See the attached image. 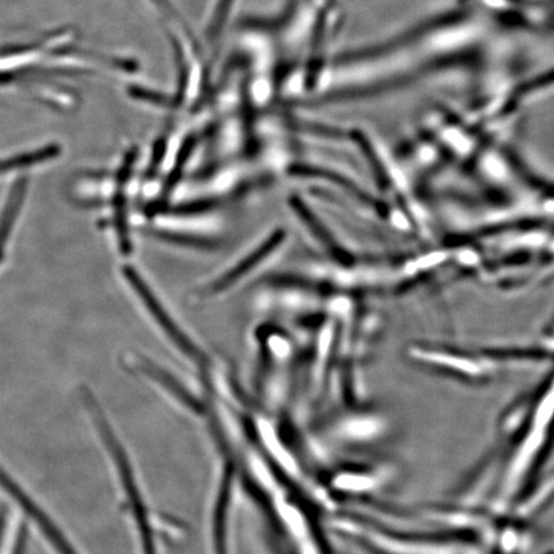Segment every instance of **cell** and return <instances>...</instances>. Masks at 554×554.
Returning <instances> with one entry per match:
<instances>
[{"instance_id": "6", "label": "cell", "mask_w": 554, "mask_h": 554, "mask_svg": "<svg viewBox=\"0 0 554 554\" xmlns=\"http://www.w3.org/2000/svg\"><path fill=\"white\" fill-rule=\"evenodd\" d=\"M57 153L58 151L56 148L49 147L42 149V151L26 154V156L15 157L12 158V160L0 161V172L15 170V168L30 166L33 165V163L51 160V158L57 156Z\"/></svg>"}, {"instance_id": "4", "label": "cell", "mask_w": 554, "mask_h": 554, "mask_svg": "<svg viewBox=\"0 0 554 554\" xmlns=\"http://www.w3.org/2000/svg\"><path fill=\"white\" fill-rule=\"evenodd\" d=\"M27 528L17 512L0 511V554H25Z\"/></svg>"}, {"instance_id": "7", "label": "cell", "mask_w": 554, "mask_h": 554, "mask_svg": "<svg viewBox=\"0 0 554 554\" xmlns=\"http://www.w3.org/2000/svg\"><path fill=\"white\" fill-rule=\"evenodd\" d=\"M217 204H220L217 199H202V201L181 204V206L172 208L170 212L177 216L199 215V213L213 210V208L217 207Z\"/></svg>"}, {"instance_id": "5", "label": "cell", "mask_w": 554, "mask_h": 554, "mask_svg": "<svg viewBox=\"0 0 554 554\" xmlns=\"http://www.w3.org/2000/svg\"><path fill=\"white\" fill-rule=\"evenodd\" d=\"M149 234L156 236L157 239L163 240V242L201 249V251H216L219 248V243L215 242V240L199 238V236L195 238L192 235L172 233V231L166 230H151Z\"/></svg>"}, {"instance_id": "1", "label": "cell", "mask_w": 554, "mask_h": 554, "mask_svg": "<svg viewBox=\"0 0 554 554\" xmlns=\"http://www.w3.org/2000/svg\"><path fill=\"white\" fill-rule=\"evenodd\" d=\"M127 283L130 284L134 292L138 294L140 301L147 307L149 315L153 317L156 324L160 326V329L167 335V338L171 340L172 344L176 345L177 349L184 356L188 357L197 363H207V356L201 351V348L197 344H194L190 340L189 336L180 329V326L176 324L170 313L166 311V308L162 306L160 299L152 292L149 285L145 283L139 272L133 269L131 266H125L122 269Z\"/></svg>"}, {"instance_id": "2", "label": "cell", "mask_w": 554, "mask_h": 554, "mask_svg": "<svg viewBox=\"0 0 554 554\" xmlns=\"http://www.w3.org/2000/svg\"><path fill=\"white\" fill-rule=\"evenodd\" d=\"M0 489L16 502L20 510L24 511L30 520L35 522L36 528L40 530V533L47 540L49 546L54 549V552L57 554H76L74 548L70 546L65 535L61 533V530L54 524L51 517L34 502L33 498H30L29 494L17 484V481L12 476L7 474V471L3 467H0Z\"/></svg>"}, {"instance_id": "3", "label": "cell", "mask_w": 554, "mask_h": 554, "mask_svg": "<svg viewBox=\"0 0 554 554\" xmlns=\"http://www.w3.org/2000/svg\"><path fill=\"white\" fill-rule=\"evenodd\" d=\"M285 231L276 230L274 234L270 235L269 239H266L260 247L254 249L251 254H248L247 257L243 258L242 261L235 265L233 269L225 272L224 275L220 276V279L213 281L212 284L208 285L206 289L203 290L201 297L202 298H212L215 295L225 293L226 290H229L231 286L239 283L245 275L251 274V272L256 269L258 265L272 253L276 251L277 248L283 244L285 240Z\"/></svg>"}, {"instance_id": "9", "label": "cell", "mask_w": 554, "mask_h": 554, "mask_svg": "<svg viewBox=\"0 0 554 554\" xmlns=\"http://www.w3.org/2000/svg\"><path fill=\"white\" fill-rule=\"evenodd\" d=\"M3 245H0V261H2L3 253H2Z\"/></svg>"}, {"instance_id": "8", "label": "cell", "mask_w": 554, "mask_h": 554, "mask_svg": "<svg viewBox=\"0 0 554 554\" xmlns=\"http://www.w3.org/2000/svg\"><path fill=\"white\" fill-rule=\"evenodd\" d=\"M542 83H543L544 85H548V84L554 83V74H553V75H548V76L544 77V80H542Z\"/></svg>"}]
</instances>
